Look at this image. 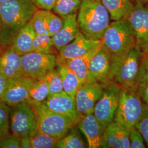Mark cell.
I'll use <instances>...</instances> for the list:
<instances>
[{"label": "cell", "mask_w": 148, "mask_h": 148, "mask_svg": "<svg viewBox=\"0 0 148 148\" xmlns=\"http://www.w3.org/2000/svg\"><path fill=\"white\" fill-rule=\"evenodd\" d=\"M38 10L34 0H9L0 4V45L11 46L17 32L31 21Z\"/></svg>", "instance_id": "1"}, {"label": "cell", "mask_w": 148, "mask_h": 148, "mask_svg": "<svg viewBox=\"0 0 148 148\" xmlns=\"http://www.w3.org/2000/svg\"><path fill=\"white\" fill-rule=\"evenodd\" d=\"M110 16L101 1L82 0L77 14L80 32L87 38L101 40L110 25Z\"/></svg>", "instance_id": "2"}, {"label": "cell", "mask_w": 148, "mask_h": 148, "mask_svg": "<svg viewBox=\"0 0 148 148\" xmlns=\"http://www.w3.org/2000/svg\"><path fill=\"white\" fill-rule=\"evenodd\" d=\"M101 47L109 54L111 63L125 56L136 47L134 34L127 18L110 24L101 40Z\"/></svg>", "instance_id": "3"}, {"label": "cell", "mask_w": 148, "mask_h": 148, "mask_svg": "<svg viewBox=\"0 0 148 148\" xmlns=\"http://www.w3.org/2000/svg\"><path fill=\"white\" fill-rule=\"evenodd\" d=\"M147 113L148 109L139 95L138 88L121 87L114 121L129 130L136 127L138 123Z\"/></svg>", "instance_id": "4"}, {"label": "cell", "mask_w": 148, "mask_h": 148, "mask_svg": "<svg viewBox=\"0 0 148 148\" xmlns=\"http://www.w3.org/2000/svg\"><path fill=\"white\" fill-rule=\"evenodd\" d=\"M143 53L135 47L127 54L111 63L110 81L122 88L137 89L138 75Z\"/></svg>", "instance_id": "5"}, {"label": "cell", "mask_w": 148, "mask_h": 148, "mask_svg": "<svg viewBox=\"0 0 148 148\" xmlns=\"http://www.w3.org/2000/svg\"><path fill=\"white\" fill-rule=\"evenodd\" d=\"M37 120V130L59 139L77 126L68 119L48 109L43 102L29 103Z\"/></svg>", "instance_id": "6"}, {"label": "cell", "mask_w": 148, "mask_h": 148, "mask_svg": "<svg viewBox=\"0 0 148 148\" xmlns=\"http://www.w3.org/2000/svg\"><path fill=\"white\" fill-rule=\"evenodd\" d=\"M121 90L119 85L110 81L104 86L103 93L95 104L93 114L105 127L114 121L119 104Z\"/></svg>", "instance_id": "7"}, {"label": "cell", "mask_w": 148, "mask_h": 148, "mask_svg": "<svg viewBox=\"0 0 148 148\" xmlns=\"http://www.w3.org/2000/svg\"><path fill=\"white\" fill-rule=\"evenodd\" d=\"M10 131L11 133L21 137H30L37 131V120L32 106L25 101L11 107Z\"/></svg>", "instance_id": "8"}, {"label": "cell", "mask_w": 148, "mask_h": 148, "mask_svg": "<svg viewBox=\"0 0 148 148\" xmlns=\"http://www.w3.org/2000/svg\"><path fill=\"white\" fill-rule=\"evenodd\" d=\"M23 74L34 79L43 77L57 66V56L54 54L32 52L21 56Z\"/></svg>", "instance_id": "9"}, {"label": "cell", "mask_w": 148, "mask_h": 148, "mask_svg": "<svg viewBox=\"0 0 148 148\" xmlns=\"http://www.w3.org/2000/svg\"><path fill=\"white\" fill-rule=\"evenodd\" d=\"M134 34L136 47L143 53L148 52V5L136 4L127 18Z\"/></svg>", "instance_id": "10"}, {"label": "cell", "mask_w": 148, "mask_h": 148, "mask_svg": "<svg viewBox=\"0 0 148 148\" xmlns=\"http://www.w3.org/2000/svg\"><path fill=\"white\" fill-rule=\"evenodd\" d=\"M43 103L51 110L68 119L76 125L84 116L77 110L75 99L64 91L48 97Z\"/></svg>", "instance_id": "11"}, {"label": "cell", "mask_w": 148, "mask_h": 148, "mask_svg": "<svg viewBox=\"0 0 148 148\" xmlns=\"http://www.w3.org/2000/svg\"><path fill=\"white\" fill-rule=\"evenodd\" d=\"M35 80L24 74L9 79L1 100L10 107L27 101L29 90Z\"/></svg>", "instance_id": "12"}, {"label": "cell", "mask_w": 148, "mask_h": 148, "mask_svg": "<svg viewBox=\"0 0 148 148\" xmlns=\"http://www.w3.org/2000/svg\"><path fill=\"white\" fill-rule=\"evenodd\" d=\"M104 85L86 82L81 85L75 96L77 109L84 115L93 114L95 104L103 93Z\"/></svg>", "instance_id": "13"}, {"label": "cell", "mask_w": 148, "mask_h": 148, "mask_svg": "<svg viewBox=\"0 0 148 148\" xmlns=\"http://www.w3.org/2000/svg\"><path fill=\"white\" fill-rule=\"evenodd\" d=\"M111 59L109 54L101 47L90 60L86 81L105 85L110 82Z\"/></svg>", "instance_id": "14"}, {"label": "cell", "mask_w": 148, "mask_h": 148, "mask_svg": "<svg viewBox=\"0 0 148 148\" xmlns=\"http://www.w3.org/2000/svg\"><path fill=\"white\" fill-rule=\"evenodd\" d=\"M86 138L90 148H106L104 126L93 114L84 115L77 125Z\"/></svg>", "instance_id": "15"}, {"label": "cell", "mask_w": 148, "mask_h": 148, "mask_svg": "<svg viewBox=\"0 0 148 148\" xmlns=\"http://www.w3.org/2000/svg\"><path fill=\"white\" fill-rule=\"evenodd\" d=\"M101 44V40L87 38L79 32L73 41L59 51L57 63L82 56Z\"/></svg>", "instance_id": "16"}, {"label": "cell", "mask_w": 148, "mask_h": 148, "mask_svg": "<svg viewBox=\"0 0 148 148\" xmlns=\"http://www.w3.org/2000/svg\"><path fill=\"white\" fill-rule=\"evenodd\" d=\"M79 32L76 13L63 18V26L52 36L56 49L60 51L62 48L73 41Z\"/></svg>", "instance_id": "17"}, {"label": "cell", "mask_w": 148, "mask_h": 148, "mask_svg": "<svg viewBox=\"0 0 148 148\" xmlns=\"http://www.w3.org/2000/svg\"><path fill=\"white\" fill-rule=\"evenodd\" d=\"M0 52V74L8 79L23 75L21 68V56L11 47H6Z\"/></svg>", "instance_id": "18"}, {"label": "cell", "mask_w": 148, "mask_h": 148, "mask_svg": "<svg viewBox=\"0 0 148 148\" xmlns=\"http://www.w3.org/2000/svg\"><path fill=\"white\" fill-rule=\"evenodd\" d=\"M106 148H130L129 130L116 122H111L105 128Z\"/></svg>", "instance_id": "19"}, {"label": "cell", "mask_w": 148, "mask_h": 148, "mask_svg": "<svg viewBox=\"0 0 148 148\" xmlns=\"http://www.w3.org/2000/svg\"><path fill=\"white\" fill-rule=\"evenodd\" d=\"M101 47V44L82 56L58 63L57 65H64L72 70L79 77L82 85L86 81L90 60Z\"/></svg>", "instance_id": "20"}, {"label": "cell", "mask_w": 148, "mask_h": 148, "mask_svg": "<svg viewBox=\"0 0 148 148\" xmlns=\"http://www.w3.org/2000/svg\"><path fill=\"white\" fill-rule=\"evenodd\" d=\"M35 36L36 33L30 21L17 32L12 40L11 47L20 56L32 52Z\"/></svg>", "instance_id": "21"}, {"label": "cell", "mask_w": 148, "mask_h": 148, "mask_svg": "<svg viewBox=\"0 0 148 148\" xmlns=\"http://www.w3.org/2000/svg\"><path fill=\"white\" fill-rule=\"evenodd\" d=\"M113 21L127 18L134 8L132 0H101Z\"/></svg>", "instance_id": "22"}, {"label": "cell", "mask_w": 148, "mask_h": 148, "mask_svg": "<svg viewBox=\"0 0 148 148\" xmlns=\"http://www.w3.org/2000/svg\"><path fill=\"white\" fill-rule=\"evenodd\" d=\"M57 69L62 79L64 91L75 99L76 93L82 85L79 77L64 65H57Z\"/></svg>", "instance_id": "23"}, {"label": "cell", "mask_w": 148, "mask_h": 148, "mask_svg": "<svg viewBox=\"0 0 148 148\" xmlns=\"http://www.w3.org/2000/svg\"><path fill=\"white\" fill-rule=\"evenodd\" d=\"M88 145L81 137L76 126L73 127L64 137L59 140L56 148H85Z\"/></svg>", "instance_id": "24"}, {"label": "cell", "mask_w": 148, "mask_h": 148, "mask_svg": "<svg viewBox=\"0 0 148 148\" xmlns=\"http://www.w3.org/2000/svg\"><path fill=\"white\" fill-rule=\"evenodd\" d=\"M48 95V86L45 79L42 77L35 79L29 90L27 102H43L47 98Z\"/></svg>", "instance_id": "25"}, {"label": "cell", "mask_w": 148, "mask_h": 148, "mask_svg": "<svg viewBox=\"0 0 148 148\" xmlns=\"http://www.w3.org/2000/svg\"><path fill=\"white\" fill-rule=\"evenodd\" d=\"M82 0H57L53 8V12L64 18L76 13L79 10Z\"/></svg>", "instance_id": "26"}, {"label": "cell", "mask_w": 148, "mask_h": 148, "mask_svg": "<svg viewBox=\"0 0 148 148\" xmlns=\"http://www.w3.org/2000/svg\"><path fill=\"white\" fill-rule=\"evenodd\" d=\"M55 49L52 36L46 34H36L32 43V52L55 54Z\"/></svg>", "instance_id": "27"}, {"label": "cell", "mask_w": 148, "mask_h": 148, "mask_svg": "<svg viewBox=\"0 0 148 148\" xmlns=\"http://www.w3.org/2000/svg\"><path fill=\"white\" fill-rule=\"evenodd\" d=\"M60 139L47 134L41 132L37 130L31 136L32 148H56Z\"/></svg>", "instance_id": "28"}, {"label": "cell", "mask_w": 148, "mask_h": 148, "mask_svg": "<svg viewBox=\"0 0 148 148\" xmlns=\"http://www.w3.org/2000/svg\"><path fill=\"white\" fill-rule=\"evenodd\" d=\"M43 78L47 81L48 86V97L64 91L62 79L57 68L49 71Z\"/></svg>", "instance_id": "29"}, {"label": "cell", "mask_w": 148, "mask_h": 148, "mask_svg": "<svg viewBox=\"0 0 148 148\" xmlns=\"http://www.w3.org/2000/svg\"><path fill=\"white\" fill-rule=\"evenodd\" d=\"M48 35L52 36L58 32L63 24V18L51 11L43 10Z\"/></svg>", "instance_id": "30"}, {"label": "cell", "mask_w": 148, "mask_h": 148, "mask_svg": "<svg viewBox=\"0 0 148 148\" xmlns=\"http://www.w3.org/2000/svg\"><path fill=\"white\" fill-rule=\"evenodd\" d=\"M11 107L0 99V138L10 134Z\"/></svg>", "instance_id": "31"}, {"label": "cell", "mask_w": 148, "mask_h": 148, "mask_svg": "<svg viewBox=\"0 0 148 148\" xmlns=\"http://www.w3.org/2000/svg\"><path fill=\"white\" fill-rule=\"evenodd\" d=\"M30 22L36 35H48L43 10H38L32 17Z\"/></svg>", "instance_id": "32"}, {"label": "cell", "mask_w": 148, "mask_h": 148, "mask_svg": "<svg viewBox=\"0 0 148 148\" xmlns=\"http://www.w3.org/2000/svg\"><path fill=\"white\" fill-rule=\"evenodd\" d=\"M138 86L148 84V52L143 53L138 75Z\"/></svg>", "instance_id": "33"}, {"label": "cell", "mask_w": 148, "mask_h": 148, "mask_svg": "<svg viewBox=\"0 0 148 148\" xmlns=\"http://www.w3.org/2000/svg\"><path fill=\"white\" fill-rule=\"evenodd\" d=\"M21 137L11 133L0 138V148H21Z\"/></svg>", "instance_id": "34"}, {"label": "cell", "mask_w": 148, "mask_h": 148, "mask_svg": "<svg viewBox=\"0 0 148 148\" xmlns=\"http://www.w3.org/2000/svg\"><path fill=\"white\" fill-rule=\"evenodd\" d=\"M130 148H145L147 147L142 135L136 127L129 130Z\"/></svg>", "instance_id": "35"}, {"label": "cell", "mask_w": 148, "mask_h": 148, "mask_svg": "<svg viewBox=\"0 0 148 148\" xmlns=\"http://www.w3.org/2000/svg\"><path fill=\"white\" fill-rule=\"evenodd\" d=\"M136 128L142 135L144 142L148 148V113L138 123Z\"/></svg>", "instance_id": "36"}, {"label": "cell", "mask_w": 148, "mask_h": 148, "mask_svg": "<svg viewBox=\"0 0 148 148\" xmlns=\"http://www.w3.org/2000/svg\"><path fill=\"white\" fill-rule=\"evenodd\" d=\"M34 1L40 10L52 11L57 0H34Z\"/></svg>", "instance_id": "37"}, {"label": "cell", "mask_w": 148, "mask_h": 148, "mask_svg": "<svg viewBox=\"0 0 148 148\" xmlns=\"http://www.w3.org/2000/svg\"><path fill=\"white\" fill-rule=\"evenodd\" d=\"M138 92L148 110V84L139 85Z\"/></svg>", "instance_id": "38"}, {"label": "cell", "mask_w": 148, "mask_h": 148, "mask_svg": "<svg viewBox=\"0 0 148 148\" xmlns=\"http://www.w3.org/2000/svg\"><path fill=\"white\" fill-rule=\"evenodd\" d=\"M21 148H32L31 137L29 134H25L21 137Z\"/></svg>", "instance_id": "39"}, {"label": "cell", "mask_w": 148, "mask_h": 148, "mask_svg": "<svg viewBox=\"0 0 148 148\" xmlns=\"http://www.w3.org/2000/svg\"><path fill=\"white\" fill-rule=\"evenodd\" d=\"M9 79L5 77L2 74H0V99L3 95Z\"/></svg>", "instance_id": "40"}, {"label": "cell", "mask_w": 148, "mask_h": 148, "mask_svg": "<svg viewBox=\"0 0 148 148\" xmlns=\"http://www.w3.org/2000/svg\"><path fill=\"white\" fill-rule=\"evenodd\" d=\"M133 2L137 3H148V0H132Z\"/></svg>", "instance_id": "41"}, {"label": "cell", "mask_w": 148, "mask_h": 148, "mask_svg": "<svg viewBox=\"0 0 148 148\" xmlns=\"http://www.w3.org/2000/svg\"><path fill=\"white\" fill-rule=\"evenodd\" d=\"M9 1V0H0V4L2 3H3V2H6V1Z\"/></svg>", "instance_id": "42"}, {"label": "cell", "mask_w": 148, "mask_h": 148, "mask_svg": "<svg viewBox=\"0 0 148 148\" xmlns=\"http://www.w3.org/2000/svg\"><path fill=\"white\" fill-rule=\"evenodd\" d=\"M1 19H0V32H1Z\"/></svg>", "instance_id": "43"}, {"label": "cell", "mask_w": 148, "mask_h": 148, "mask_svg": "<svg viewBox=\"0 0 148 148\" xmlns=\"http://www.w3.org/2000/svg\"><path fill=\"white\" fill-rule=\"evenodd\" d=\"M98 1H101V0H98Z\"/></svg>", "instance_id": "44"}]
</instances>
